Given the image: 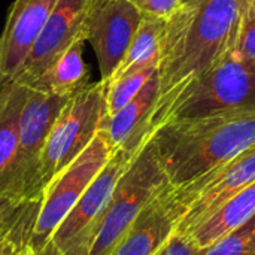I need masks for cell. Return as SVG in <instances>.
<instances>
[{
	"label": "cell",
	"mask_w": 255,
	"mask_h": 255,
	"mask_svg": "<svg viewBox=\"0 0 255 255\" xmlns=\"http://www.w3.org/2000/svg\"><path fill=\"white\" fill-rule=\"evenodd\" d=\"M57 0H15L0 36V70L13 82L39 39Z\"/></svg>",
	"instance_id": "12"
},
{
	"label": "cell",
	"mask_w": 255,
	"mask_h": 255,
	"mask_svg": "<svg viewBox=\"0 0 255 255\" xmlns=\"http://www.w3.org/2000/svg\"><path fill=\"white\" fill-rule=\"evenodd\" d=\"M202 250L182 233H173V236L167 241V244L160 250L158 255H200Z\"/></svg>",
	"instance_id": "24"
},
{
	"label": "cell",
	"mask_w": 255,
	"mask_h": 255,
	"mask_svg": "<svg viewBox=\"0 0 255 255\" xmlns=\"http://www.w3.org/2000/svg\"><path fill=\"white\" fill-rule=\"evenodd\" d=\"M187 1H191V0H182V4H184V3H187Z\"/></svg>",
	"instance_id": "30"
},
{
	"label": "cell",
	"mask_w": 255,
	"mask_h": 255,
	"mask_svg": "<svg viewBox=\"0 0 255 255\" xmlns=\"http://www.w3.org/2000/svg\"><path fill=\"white\" fill-rule=\"evenodd\" d=\"M30 88L7 82L0 91V194L10 176L19 142V121Z\"/></svg>",
	"instance_id": "17"
},
{
	"label": "cell",
	"mask_w": 255,
	"mask_h": 255,
	"mask_svg": "<svg viewBox=\"0 0 255 255\" xmlns=\"http://www.w3.org/2000/svg\"><path fill=\"white\" fill-rule=\"evenodd\" d=\"M136 155L126 149H117L93 179L49 239L61 254L88 255L114 190Z\"/></svg>",
	"instance_id": "9"
},
{
	"label": "cell",
	"mask_w": 255,
	"mask_h": 255,
	"mask_svg": "<svg viewBox=\"0 0 255 255\" xmlns=\"http://www.w3.org/2000/svg\"><path fill=\"white\" fill-rule=\"evenodd\" d=\"M91 0H57L27 61L13 82L27 87L84 34Z\"/></svg>",
	"instance_id": "11"
},
{
	"label": "cell",
	"mask_w": 255,
	"mask_h": 255,
	"mask_svg": "<svg viewBox=\"0 0 255 255\" xmlns=\"http://www.w3.org/2000/svg\"><path fill=\"white\" fill-rule=\"evenodd\" d=\"M7 82H9V81H6V79L3 78V75H1V70H0V91L3 90V87H4Z\"/></svg>",
	"instance_id": "28"
},
{
	"label": "cell",
	"mask_w": 255,
	"mask_h": 255,
	"mask_svg": "<svg viewBox=\"0 0 255 255\" xmlns=\"http://www.w3.org/2000/svg\"><path fill=\"white\" fill-rule=\"evenodd\" d=\"M253 16H255V0H244L241 18H253Z\"/></svg>",
	"instance_id": "26"
},
{
	"label": "cell",
	"mask_w": 255,
	"mask_h": 255,
	"mask_svg": "<svg viewBox=\"0 0 255 255\" xmlns=\"http://www.w3.org/2000/svg\"><path fill=\"white\" fill-rule=\"evenodd\" d=\"M114 152L108 139L99 130L93 142L45 187L30 241V248L34 253H39L49 242L55 229L69 215Z\"/></svg>",
	"instance_id": "8"
},
{
	"label": "cell",
	"mask_w": 255,
	"mask_h": 255,
	"mask_svg": "<svg viewBox=\"0 0 255 255\" xmlns=\"http://www.w3.org/2000/svg\"><path fill=\"white\" fill-rule=\"evenodd\" d=\"M169 187L151 136L120 178L88 255H111L137 215Z\"/></svg>",
	"instance_id": "4"
},
{
	"label": "cell",
	"mask_w": 255,
	"mask_h": 255,
	"mask_svg": "<svg viewBox=\"0 0 255 255\" xmlns=\"http://www.w3.org/2000/svg\"><path fill=\"white\" fill-rule=\"evenodd\" d=\"M142 13L155 15L160 18L167 19L179 6L182 0H131Z\"/></svg>",
	"instance_id": "23"
},
{
	"label": "cell",
	"mask_w": 255,
	"mask_h": 255,
	"mask_svg": "<svg viewBox=\"0 0 255 255\" xmlns=\"http://www.w3.org/2000/svg\"><path fill=\"white\" fill-rule=\"evenodd\" d=\"M242 6L244 0H191L166 19L152 131L176 97L230 48Z\"/></svg>",
	"instance_id": "1"
},
{
	"label": "cell",
	"mask_w": 255,
	"mask_h": 255,
	"mask_svg": "<svg viewBox=\"0 0 255 255\" xmlns=\"http://www.w3.org/2000/svg\"><path fill=\"white\" fill-rule=\"evenodd\" d=\"M164 31H166L164 18L143 13L137 31L130 43V48L127 49L121 64L118 66V69L115 70V73L111 76L109 81L131 70L145 69V67H158L163 40H164Z\"/></svg>",
	"instance_id": "18"
},
{
	"label": "cell",
	"mask_w": 255,
	"mask_h": 255,
	"mask_svg": "<svg viewBox=\"0 0 255 255\" xmlns=\"http://www.w3.org/2000/svg\"><path fill=\"white\" fill-rule=\"evenodd\" d=\"M152 142L170 187H182L254 143L255 109L170 120Z\"/></svg>",
	"instance_id": "2"
},
{
	"label": "cell",
	"mask_w": 255,
	"mask_h": 255,
	"mask_svg": "<svg viewBox=\"0 0 255 255\" xmlns=\"http://www.w3.org/2000/svg\"><path fill=\"white\" fill-rule=\"evenodd\" d=\"M200 255H255V217L236 232L202 250Z\"/></svg>",
	"instance_id": "21"
},
{
	"label": "cell",
	"mask_w": 255,
	"mask_h": 255,
	"mask_svg": "<svg viewBox=\"0 0 255 255\" xmlns=\"http://www.w3.org/2000/svg\"><path fill=\"white\" fill-rule=\"evenodd\" d=\"M22 253H24V251H22ZM22 253H21V254H18V255H22Z\"/></svg>",
	"instance_id": "31"
},
{
	"label": "cell",
	"mask_w": 255,
	"mask_h": 255,
	"mask_svg": "<svg viewBox=\"0 0 255 255\" xmlns=\"http://www.w3.org/2000/svg\"><path fill=\"white\" fill-rule=\"evenodd\" d=\"M22 255H36V253L30 248V247H27L25 250H24V253H22Z\"/></svg>",
	"instance_id": "29"
},
{
	"label": "cell",
	"mask_w": 255,
	"mask_h": 255,
	"mask_svg": "<svg viewBox=\"0 0 255 255\" xmlns=\"http://www.w3.org/2000/svg\"><path fill=\"white\" fill-rule=\"evenodd\" d=\"M85 42V36H79L27 87L39 93L69 99L90 85V67L84 61Z\"/></svg>",
	"instance_id": "15"
},
{
	"label": "cell",
	"mask_w": 255,
	"mask_h": 255,
	"mask_svg": "<svg viewBox=\"0 0 255 255\" xmlns=\"http://www.w3.org/2000/svg\"><path fill=\"white\" fill-rule=\"evenodd\" d=\"M232 45L242 57L255 61V16L239 19Z\"/></svg>",
	"instance_id": "22"
},
{
	"label": "cell",
	"mask_w": 255,
	"mask_h": 255,
	"mask_svg": "<svg viewBox=\"0 0 255 255\" xmlns=\"http://www.w3.org/2000/svg\"><path fill=\"white\" fill-rule=\"evenodd\" d=\"M255 217V182L224 202L199 226L185 233L200 250H206L236 232Z\"/></svg>",
	"instance_id": "16"
},
{
	"label": "cell",
	"mask_w": 255,
	"mask_h": 255,
	"mask_svg": "<svg viewBox=\"0 0 255 255\" xmlns=\"http://www.w3.org/2000/svg\"><path fill=\"white\" fill-rule=\"evenodd\" d=\"M40 205H16L0 200V245L10 241L21 247H30Z\"/></svg>",
	"instance_id": "19"
},
{
	"label": "cell",
	"mask_w": 255,
	"mask_h": 255,
	"mask_svg": "<svg viewBox=\"0 0 255 255\" xmlns=\"http://www.w3.org/2000/svg\"><path fill=\"white\" fill-rule=\"evenodd\" d=\"M36 255H63L55 247L52 242H48L39 253H36Z\"/></svg>",
	"instance_id": "27"
},
{
	"label": "cell",
	"mask_w": 255,
	"mask_h": 255,
	"mask_svg": "<svg viewBox=\"0 0 255 255\" xmlns=\"http://www.w3.org/2000/svg\"><path fill=\"white\" fill-rule=\"evenodd\" d=\"M157 255H158V254H157Z\"/></svg>",
	"instance_id": "32"
},
{
	"label": "cell",
	"mask_w": 255,
	"mask_h": 255,
	"mask_svg": "<svg viewBox=\"0 0 255 255\" xmlns=\"http://www.w3.org/2000/svg\"><path fill=\"white\" fill-rule=\"evenodd\" d=\"M27 247H21L16 242H4L0 245V255H18L21 254Z\"/></svg>",
	"instance_id": "25"
},
{
	"label": "cell",
	"mask_w": 255,
	"mask_h": 255,
	"mask_svg": "<svg viewBox=\"0 0 255 255\" xmlns=\"http://www.w3.org/2000/svg\"><path fill=\"white\" fill-rule=\"evenodd\" d=\"M69 99L34 90L28 91L21 112L16 158L0 200L16 205L42 203L43 185L39 173L42 149Z\"/></svg>",
	"instance_id": "6"
},
{
	"label": "cell",
	"mask_w": 255,
	"mask_h": 255,
	"mask_svg": "<svg viewBox=\"0 0 255 255\" xmlns=\"http://www.w3.org/2000/svg\"><path fill=\"white\" fill-rule=\"evenodd\" d=\"M105 93L106 85L99 81L67 100L42 149L39 173L43 190L97 136L106 115Z\"/></svg>",
	"instance_id": "7"
},
{
	"label": "cell",
	"mask_w": 255,
	"mask_h": 255,
	"mask_svg": "<svg viewBox=\"0 0 255 255\" xmlns=\"http://www.w3.org/2000/svg\"><path fill=\"white\" fill-rule=\"evenodd\" d=\"M158 99V70L139 94L114 115H105L100 131L114 151L126 149L137 154L152 136V114Z\"/></svg>",
	"instance_id": "13"
},
{
	"label": "cell",
	"mask_w": 255,
	"mask_h": 255,
	"mask_svg": "<svg viewBox=\"0 0 255 255\" xmlns=\"http://www.w3.org/2000/svg\"><path fill=\"white\" fill-rule=\"evenodd\" d=\"M176 232V221L161 196L131 223L111 255H157Z\"/></svg>",
	"instance_id": "14"
},
{
	"label": "cell",
	"mask_w": 255,
	"mask_h": 255,
	"mask_svg": "<svg viewBox=\"0 0 255 255\" xmlns=\"http://www.w3.org/2000/svg\"><path fill=\"white\" fill-rule=\"evenodd\" d=\"M157 70L158 67L137 69L105 82L106 115H114L115 112L123 109L130 100H133Z\"/></svg>",
	"instance_id": "20"
},
{
	"label": "cell",
	"mask_w": 255,
	"mask_h": 255,
	"mask_svg": "<svg viewBox=\"0 0 255 255\" xmlns=\"http://www.w3.org/2000/svg\"><path fill=\"white\" fill-rule=\"evenodd\" d=\"M142 15L131 0H91L84 36L96 54L100 81H109L121 64Z\"/></svg>",
	"instance_id": "10"
},
{
	"label": "cell",
	"mask_w": 255,
	"mask_h": 255,
	"mask_svg": "<svg viewBox=\"0 0 255 255\" xmlns=\"http://www.w3.org/2000/svg\"><path fill=\"white\" fill-rule=\"evenodd\" d=\"M242 109H255V61L242 57L230 45L203 75L176 97L163 124L170 120Z\"/></svg>",
	"instance_id": "3"
},
{
	"label": "cell",
	"mask_w": 255,
	"mask_h": 255,
	"mask_svg": "<svg viewBox=\"0 0 255 255\" xmlns=\"http://www.w3.org/2000/svg\"><path fill=\"white\" fill-rule=\"evenodd\" d=\"M254 182L255 142L203 176L182 187H169L161 197L176 221V233L185 235Z\"/></svg>",
	"instance_id": "5"
}]
</instances>
